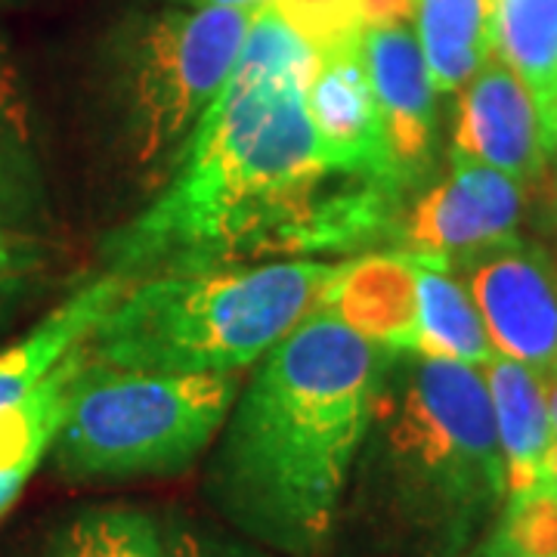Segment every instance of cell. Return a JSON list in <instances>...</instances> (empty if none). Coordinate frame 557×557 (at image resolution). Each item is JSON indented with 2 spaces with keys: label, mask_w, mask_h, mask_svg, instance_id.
Segmentation results:
<instances>
[{
  "label": "cell",
  "mask_w": 557,
  "mask_h": 557,
  "mask_svg": "<svg viewBox=\"0 0 557 557\" xmlns=\"http://www.w3.org/2000/svg\"><path fill=\"white\" fill-rule=\"evenodd\" d=\"M319 50L267 0L177 171L102 242L106 270L143 282L267 255H338L397 239L394 193L335 177L307 112Z\"/></svg>",
  "instance_id": "cell-1"
},
{
  "label": "cell",
  "mask_w": 557,
  "mask_h": 557,
  "mask_svg": "<svg viewBox=\"0 0 557 557\" xmlns=\"http://www.w3.org/2000/svg\"><path fill=\"white\" fill-rule=\"evenodd\" d=\"M397 350L310 310L263 357L220 428L205 496L239 536L319 557L338 533L359 443Z\"/></svg>",
  "instance_id": "cell-2"
},
{
  "label": "cell",
  "mask_w": 557,
  "mask_h": 557,
  "mask_svg": "<svg viewBox=\"0 0 557 557\" xmlns=\"http://www.w3.org/2000/svg\"><path fill=\"white\" fill-rule=\"evenodd\" d=\"M508 498L483 372L399 350L381 375L344 511L381 552L465 557Z\"/></svg>",
  "instance_id": "cell-3"
},
{
  "label": "cell",
  "mask_w": 557,
  "mask_h": 557,
  "mask_svg": "<svg viewBox=\"0 0 557 557\" xmlns=\"http://www.w3.org/2000/svg\"><path fill=\"white\" fill-rule=\"evenodd\" d=\"M335 263H226L134 282L87 338L94 362L156 375H239L317 304Z\"/></svg>",
  "instance_id": "cell-4"
},
{
  "label": "cell",
  "mask_w": 557,
  "mask_h": 557,
  "mask_svg": "<svg viewBox=\"0 0 557 557\" xmlns=\"http://www.w3.org/2000/svg\"><path fill=\"white\" fill-rule=\"evenodd\" d=\"M236 397V375L124 372L90 359L47 456L69 480L180 474L218 437Z\"/></svg>",
  "instance_id": "cell-5"
},
{
  "label": "cell",
  "mask_w": 557,
  "mask_h": 557,
  "mask_svg": "<svg viewBox=\"0 0 557 557\" xmlns=\"http://www.w3.org/2000/svg\"><path fill=\"white\" fill-rule=\"evenodd\" d=\"M258 10L174 7L119 47V149L143 183H168L208 106L230 81Z\"/></svg>",
  "instance_id": "cell-6"
},
{
  "label": "cell",
  "mask_w": 557,
  "mask_h": 557,
  "mask_svg": "<svg viewBox=\"0 0 557 557\" xmlns=\"http://www.w3.org/2000/svg\"><path fill=\"white\" fill-rule=\"evenodd\" d=\"M520 218V180L486 164L453 159L449 174L403 211L394 242L403 255L458 270L483 251L518 239Z\"/></svg>",
  "instance_id": "cell-7"
},
{
  "label": "cell",
  "mask_w": 557,
  "mask_h": 557,
  "mask_svg": "<svg viewBox=\"0 0 557 557\" xmlns=\"http://www.w3.org/2000/svg\"><path fill=\"white\" fill-rule=\"evenodd\" d=\"M493 350L539 375L557 366V267L548 255L511 239L458 267Z\"/></svg>",
  "instance_id": "cell-8"
},
{
  "label": "cell",
  "mask_w": 557,
  "mask_h": 557,
  "mask_svg": "<svg viewBox=\"0 0 557 557\" xmlns=\"http://www.w3.org/2000/svg\"><path fill=\"white\" fill-rule=\"evenodd\" d=\"M359 40L322 47L317 72L307 84V112L317 131L319 159L335 177L372 183L406 201L409 193L391 159Z\"/></svg>",
  "instance_id": "cell-9"
},
{
  "label": "cell",
  "mask_w": 557,
  "mask_h": 557,
  "mask_svg": "<svg viewBox=\"0 0 557 557\" xmlns=\"http://www.w3.org/2000/svg\"><path fill=\"white\" fill-rule=\"evenodd\" d=\"M359 50L375 90L397 177L403 189L412 193L431 174L437 137L434 81L421 40L412 22H381L362 32Z\"/></svg>",
  "instance_id": "cell-10"
},
{
  "label": "cell",
  "mask_w": 557,
  "mask_h": 557,
  "mask_svg": "<svg viewBox=\"0 0 557 557\" xmlns=\"http://www.w3.org/2000/svg\"><path fill=\"white\" fill-rule=\"evenodd\" d=\"M552 146L533 97L496 53L461 87L449 159L496 168L530 183L542 174Z\"/></svg>",
  "instance_id": "cell-11"
},
{
  "label": "cell",
  "mask_w": 557,
  "mask_h": 557,
  "mask_svg": "<svg viewBox=\"0 0 557 557\" xmlns=\"http://www.w3.org/2000/svg\"><path fill=\"white\" fill-rule=\"evenodd\" d=\"M313 310H325L359 338L384 350H416L418 282L416 260L403 251H375L335 263Z\"/></svg>",
  "instance_id": "cell-12"
},
{
  "label": "cell",
  "mask_w": 557,
  "mask_h": 557,
  "mask_svg": "<svg viewBox=\"0 0 557 557\" xmlns=\"http://www.w3.org/2000/svg\"><path fill=\"white\" fill-rule=\"evenodd\" d=\"M505 458L508 496L555 483V431L536 369L496 354L483 369Z\"/></svg>",
  "instance_id": "cell-13"
},
{
  "label": "cell",
  "mask_w": 557,
  "mask_h": 557,
  "mask_svg": "<svg viewBox=\"0 0 557 557\" xmlns=\"http://www.w3.org/2000/svg\"><path fill=\"white\" fill-rule=\"evenodd\" d=\"M131 285H134L131 278L102 270L100 276L87 278L81 288H75L57 310H50L25 338L3 347L0 350V409H10L22 397H28L62 359L72 350H78L81 344L94 335L97 322L112 310V304Z\"/></svg>",
  "instance_id": "cell-14"
},
{
  "label": "cell",
  "mask_w": 557,
  "mask_h": 557,
  "mask_svg": "<svg viewBox=\"0 0 557 557\" xmlns=\"http://www.w3.org/2000/svg\"><path fill=\"white\" fill-rule=\"evenodd\" d=\"M50 226V193L20 81L0 50V233L38 239Z\"/></svg>",
  "instance_id": "cell-15"
},
{
  "label": "cell",
  "mask_w": 557,
  "mask_h": 557,
  "mask_svg": "<svg viewBox=\"0 0 557 557\" xmlns=\"http://www.w3.org/2000/svg\"><path fill=\"white\" fill-rule=\"evenodd\" d=\"M87 362L90 354L84 341L28 397L10 409H0V515L20 498L22 486L50 453V443L65 416L69 387Z\"/></svg>",
  "instance_id": "cell-16"
},
{
  "label": "cell",
  "mask_w": 557,
  "mask_h": 557,
  "mask_svg": "<svg viewBox=\"0 0 557 557\" xmlns=\"http://www.w3.org/2000/svg\"><path fill=\"white\" fill-rule=\"evenodd\" d=\"M496 57L527 87L545 139L557 146V0H496Z\"/></svg>",
  "instance_id": "cell-17"
},
{
  "label": "cell",
  "mask_w": 557,
  "mask_h": 557,
  "mask_svg": "<svg viewBox=\"0 0 557 557\" xmlns=\"http://www.w3.org/2000/svg\"><path fill=\"white\" fill-rule=\"evenodd\" d=\"M418 40L440 94H456L496 53V0H418Z\"/></svg>",
  "instance_id": "cell-18"
},
{
  "label": "cell",
  "mask_w": 557,
  "mask_h": 557,
  "mask_svg": "<svg viewBox=\"0 0 557 557\" xmlns=\"http://www.w3.org/2000/svg\"><path fill=\"white\" fill-rule=\"evenodd\" d=\"M412 258V255H409ZM416 260L418 344L416 354L483 369L496 357L465 282L443 263Z\"/></svg>",
  "instance_id": "cell-19"
},
{
  "label": "cell",
  "mask_w": 557,
  "mask_h": 557,
  "mask_svg": "<svg viewBox=\"0 0 557 557\" xmlns=\"http://www.w3.org/2000/svg\"><path fill=\"white\" fill-rule=\"evenodd\" d=\"M38 557H168L161 523L131 505H94L60 523Z\"/></svg>",
  "instance_id": "cell-20"
},
{
  "label": "cell",
  "mask_w": 557,
  "mask_h": 557,
  "mask_svg": "<svg viewBox=\"0 0 557 557\" xmlns=\"http://www.w3.org/2000/svg\"><path fill=\"white\" fill-rule=\"evenodd\" d=\"M486 542L518 557H557V480L505 498V511Z\"/></svg>",
  "instance_id": "cell-21"
},
{
  "label": "cell",
  "mask_w": 557,
  "mask_h": 557,
  "mask_svg": "<svg viewBox=\"0 0 557 557\" xmlns=\"http://www.w3.org/2000/svg\"><path fill=\"white\" fill-rule=\"evenodd\" d=\"M317 50L359 40L366 32V0H270Z\"/></svg>",
  "instance_id": "cell-22"
},
{
  "label": "cell",
  "mask_w": 557,
  "mask_h": 557,
  "mask_svg": "<svg viewBox=\"0 0 557 557\" xmlns=\"http://www.w3.org/2000/svg\"><path fill=\"white\" fill-rule=\"evenodd\" d=\"M161 539L168 557H282L260 548L251 539L230 536L201 520L180 518V515H171L161 523Z\"/></svg>",
  "instance_id": "cell-23"
},
{
  "label": "cell",
  "mask_w": 557,
  "mask_h": 557,
  "mask_svg": "<svg viewBox=\"0 0 557 557\" xmlns=\"http://www.w3.org/2000/svg\"><path fill=\"white\" fill-rule=\"evenodd\" d=\"M44 260H47V251H44L40 239L0 233V276H7V273L32 276L35 270L44 267Z\"/></svg>",
  "instance_id": "cell-24"
},
{
  "label": "cell",
  "mask_w": 557,
  "mask_h": 557,
  "mask_svg": "<svg viewBox=\"0 0 557 557\" xmlns=\"http://www.w3.org/2000/svg\"><path fill=\"white\" fill-rule=\"evenodd\" d=\"M25 288H28V276L25 273H7V276H0V313L10 304H16L25 295Z\"/></svg>",
  "instance_id": "cell-25"
},
{
  "label": "cell",
  "mask_w": 557,
  "mask_h": 557,
  "mask_svg": "<svg viewBox=\"0 0 557 557\" xmlns=\"http://www.w3.org/2000/svg\"><path fill=\"white\" fill-rule=\"evenodd\" d=\"M545 384V399H548V416H552V431H555V471H557V366L542 375Z\"/></svg>",
  "instance_id": "cell-26"
},
{
  "label": "cell",
  "mask_w": 557,
  "mask_h": 557,
  "mask_svg": "<svg viewBox=\"0 0 557 557\" xmlns=\"http://www.w3.org/2000/svg\"><path fill=\"white\" fill-rule=\"evenodd\" d=\"M186 7H242V10H258L267 0H183Z\"/></svg>",
  "instance_id": "cell-27"
},
{
  "label": "cell",
  "mask_w": 557,
  "mask_h": 557,
  "mask_svg": "<svg viewBox=\"0 0 557 557\" xmlns=\"http://www.w3.org/2000/svg\"><path fill=\"white\" fill-rule=\"evenodd\" d=\"M474 557H518V555H508V552H498V548H493V545L486 542V545H480L478 555H474Z\"/></svg>",
  "instance_id": "cell-28"
},
{
  "label": "cell",
  "mask_w": 557,
  "mask_h": 557,
  "mask_svg": "<svg viewBox=\"0 0 557 557\" xmlns=\"http://www.w3.org/2000/svg\"><path fill=\"white\" fill-rule=\"evenodd\" d=\"M555 480H557V471H555Z\"/></svg>",
  "instance_id": "cell-29"
},
{
  "label": "cell",
  "mask_w": 557,
  "mask_h": 557,
  "mask_svg": "<svg viewBox=\"0 0 557 557\" xmlns=\"http://www.w3.org/2000/svg\"><path fill=\"white\" fill-rule=\"evenodd\" d=\"M555 152H557V146H555Z\"/></svg>",
  "instance_id": "cell-30"
}]
</instances>
